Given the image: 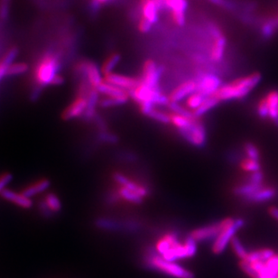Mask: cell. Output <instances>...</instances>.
<instances>
[{
  "label": "cell",
  "mask_w": 278,
  "mask_h": 278,
  "mask_svg": "<svg viewBox=\"0 0 278 278\" xmlns=\"http://www.w3.org/2000/svg\"><path fill=\"white\" fill-rule=\"evenodd\" d=\"M146 117H149L150 119L155 120L156 122L162 123V124H171V119L170 114H167L165 112L159 110L156 107H154L150 110Z\"/></svg>",
  "instance_id": "34"
},
{
  "label": "cell",
  "mask_w": 278,
  "mask_h": 278,
  "mask_svg": "<svg viewBox=\"0 0 278 278\" xmlns=\"http://www.w3.org/2000/svg\"><path fill=\"white\" fill-rule=\"evenodd\" d=\"M278 278V277H277Z\"/></svg>",
  "instance_id": "48"
},
{
  "label": "cell",
  "mask_w": 278,
  "mask_h": 278,
  "mask_svg": "<svg viewBox=\"0 0 278 278\" xmlns=\"http://www.w3.org/2000/svg\"><path fill=\"white\" fill-rule=\"evenodd\" d=\"M181 137L188 142L190 145L195 147H203L207 141V134L204 125L195 119L191 124L185 129L177 130Z\"/></svg>",
  "instance_id": "5"
},
{
  "label": "cell",
  "mask_w": 278,
  "mask_h": 278,
  "mask_svg": "<svg viewBox=\"0 0 278 278\" xmlns=\"http://www.w3.org/2000/svg\"><path fill=\"white\" fill-rule=\"evenodd\" d=\"M39 208L41 212L46 217L60 212L62 210V201H61L60 197L58 196L55 193H51V192L45 193L40 201Z\"/></svg>",
  "instance_id": "14"
},
{
  "label": "cell",
  "mask_w": 278,
  "mask_h": 278,
  "mask_svg": "<svg viewBox=\"0 0 278 278\" xmlns=\"http://www.w3.org/2000/svg\"><path fill=\"white\" fill-rule=\"evenodd\" d=\"M219 103H220V101L214 95L213 96H210V97H207L201 106L198 107L196 110L193 112V115L197 119H200L202 116L205 115L206 113H208L211 109H213L214 107H217Z\"/></svg>",
  "instance_id": "26"
},
{
  "label": "cell",
  "mask_w": 278,
  "mask_h": 278,
  "mask_svg": "<svg viewBox=\"0 0 278 278\" xmlns=\"http://www.w3.org/2000/svg\"><path fill=\"white\" fill-rule=\"evenodd\" d=\"M274 256V252L273 250L265 248V249H260V250L248 252L246 259H243V260H246V261L249 262V263L256 261L266 262Z\"/></svg>",
  "instance_id": "27"
},
{
  "label": "cell",
  "mask_w": 278,
  "mask_h": 278,
  "mask_svg": "<svg viewBox=\"0 0 278 278\" xmlns=\"http://www.w3.org/2000/svg\"><path fill=\"white\" fill-rule=\"evenodd\" d=\"M64 82H65V78L63 77V75H62L61 73H59V74L56 75L55 77L53 78V80L51 81V85L50 86L57 87V86H60L62 85V84H64Z\"/></svg>",
  "instance_id": "45"
},
{
  "label": "cell",
  "mask_w": 278,
  "mask_h": 278,
  "mask_svg": "<svg viewBox=\"0 0 278 278\" xmlns=\"http://www.w3.org/2000/svg\"><path fill=\"white\" fill-rule=\"evenodd\" d=\"M164 9L171 11L172 20L176 26H184L185 12L188 7L187 0H163Z\"/></svg>",
  "instance_id": "11"
},
{
  "label": "cell",
  "mask_w": 278,
  "mask_h": 278,
  "mask_svg": "<svg viewBox=\"0 0 278 278\" xmlns=\"http://www.w3.org/2000/svg\"><path fill=\"white\" fill-rule=\"evenodd\" d=\"M261 80L262 75L259 73H254L246 77L239 78L230 83L223 84L214 96L220 102L241 99L247 97L260 83Z\"/></svg>",
  "instance_id": "2"
},
{
  "label": "cell",
  "mask_w": 278,
  "mask_h": 278,
  "mask_svg": "<svg viewBox=\"0 0 278 278\" xmlns=\"http://www.w3.org/2000/svg\"><path fill=\"white\" fill-rule=\"evenodd\" d=\"M99 137L102 139L103 141L108 143V144H115L118 142V137H116L115 135H113L112 133H108L105 131H101Z\"/></svg>",
  "instance_id": "43"
},
{
  "label": "cell",
  "mask_w": 278,
  "mask_h": 278,
  "mask_svg": "<svg viewBox=\"0 0 278 278\" xmlns=\"http://www.w3.org/2000/svg\"><path fill=\"white\" fill-rule=\"evenodd\" d=\"M110 0H91V6L95 9H98L99 7H101L102 5L106 4Z\"/></svg>",
  "instance_id": "46"
},
{
  "label": "cell",
  "mask_w": 278,
  "mask_h": 278,
  "mask_svg": "<svg viewBox=\"0 0 278 278\" xmlns=\"http://www.w3.org/2000/svg\"><path fill=\"white\" fill-rule=\"evenodd\" d=\"M224 227L218 238L214 240L212 251L216 255H219L226 249L228 244L235 237L236 233L245 226L243 218H227L223 219Z\"/></svg>",
  "instance_id": "4"
},
{
  "label": "cell",
  "mask_w": 278,
  "mask_h": 278,
  "mask_svg": "<svg viewBox=\"0 0 278 278\" xmlns=\"http://www.w3.org/2000/svg\"><path fill=\"white\" fill-rule=\"evenodd\" d=\"M144 263L147 268L156 270L163 274L175 278H194L191 271L184 268L175 262H169L159 255L155 248L146 249L144 256Z\"/></svg>",
  "instance_id": "3"
},
{
  "label": "cell",
  "mask_w": 278,
  "mask_h": 278,
  "mask_svg": "<svg viewBox=\"0 0 278 278\" xmlns=\"http://www.w3.org/2000/svg\"><path fill=\"white\" fill-rule=\"evenodd\" d=\"M0 197L20 209L29 210L33 207V201L30 197L26 196L21 191L17 192L11 189L5 188L0 193Z\"/></svg>",
  "instance_id": "12"
},
{
  "label": "cell",
  "mask_w": 278,
  "mask_h": 278,
  "mask_svg": "<svg viewBox=\"0 0 278 278\" xmlns=\"http://www.w3.org/2000/svg\"><path fill=\"white\" fill-rule=\"evenodd\" d=\"M140 7L142 10V17L146 18L154 26L157 22L160 9L154 0H141Z\"/></svg>",
  "instance_id": "19"
},
{
  "label": "cell",
  "mask_w": 278,
  "mask_h": 278,
  "mask_svg": "<svg viewBox=\"0 0 278 278\" xmlns=\"http://www.w3.org/2000/svg\"><path fill=\"white\" fill-rule=\"evenodd\" d=\"M162 73H163L162 67L156 65V63L154 61L149 59L144 63L140 80L142 83L146 84L150 88L158 89L160 88L159 83L162 77Z\"/></svg>",
  "instance_id": "6"
},
{
  "label": "cell",
  "mask_w": 278,
  "mask_h": 278,
  "mask_svg": "<svg viewBox=\"0 0 278 278\" xmlns=\"http://www.w3.org/2000/svg\"><path fill=\"white\" fill-rule=\"evenodd\" d=\"M62 67L61 53L53 50L42 52L33 69V83L37 89L51 85V82Z\"/></svg>",
  "instance_id": "1"
},
{
  "label": "cell",
  "mask_w": 278,
  "mask_h": 278,
  "mask_svg": "<svg viewBox=\"0 0 278 278\" xmlns=\"http://www.w3.org/2000/svg\"><path fill=\"white\" fill-rule=\"evenodd\" d=\"M214 41L210 51V60L219 63L223 60L227 47V38L217 29H214Z\"/></svg>",
  "instance_id": "17"
},
{
  "label": "cell",
  "mask_w": 278,
  "mask_h": 278,
  "mask_svg": "<svg viewBox=\"0 0 278 278\" xmlns=\"http://www.w3.org/2000/svg\"><path fill=\"white\" fill-rule=\"evenodd\" d=\"M28 70H29V65L26 63H13L7 69L6 77H14V76L22 75L24 73H27Z\"/></svg>",
  "instance_id": "30"
},
{
  "label": "cell",
  "mask_w": 278,
  "mask_h": 278,
  "mask_svg": "<svg viewBox=\"0 0 278 278\" xmlns=\"http://www.w3.org/2000/svg\"><path fill=\"white\" fill-rule=\"evenodd\" d=\"M129 97L126 98H114V97H105L99 99L98 105L101 107L109 108V107H119L128 102Z\"/></svg>",
  "instance_id": "33"
},
{
  "label": "cell",
  "mask_w": 278,
  "mask_h": 278,
  "mask_svg": "<svg viewBox=\"0 0 278 278\" xmlns=\"http://www.w3.org/2000/svg\"><path fill=\"white\" fill-rule=\"evenodd\" d=\"M278 256L274 255L269 260L265 262V266L258 273L257 278H277Z\"/></svg>",
  "instance_id": "23"
},
{
  "label": "cell",
  "mask_w": 278,
  "mask_h": 278,
  "mask_svg": "<svg viewBox=\"0 0 278 278\" xmlns=\"http://www.w3.org/2000/svg\"><path fill=\"white\" fill-rule=\"evenodd\" d=\"M120 60H121V56L119 53H112L108 56L105 62L103 63L102 67L100 69L103 75L113 73L114 69L116 68L117 65H119Z\"/></svg>",
  "instance_id": "29"
},
{
  "label": "cell",
  "mask_w": 278,
  "mask_h": 278,
  "mask_svg": "<svg viewBox=\"0 0 278 278\" xmlns=\"http://www.w3.org/2000/svg\"><path fill=\"white\" fill-rule=\"evenodd\" d=\"M96 225L99 229L112 231H128V232H135L139 231L141 224L135 220H127V221H118L115 219L109 218H100L98 219Z\"/></svg>",
  "instance_id": "9"
},
{
  "label": "cell",
  "mask_w": 278,
  "mask_h": 278,
  "mask_svg": "<svg viewBox=\"0 0 278 278\" xmlns=\"http://www.w3.org/2000/svg\"><path fill=\"white\" fill-rule=\"evenodd\" d=\"M206 98L207 97H205L204 95H202L200 92L196 91V92H194L193 94L190 95L188 98H186V107L191 112H193L201 106L203 101L205 100Z\"/></svg>",
  "instance_id": "32"
},
{
  "label": "cell",
  "mask_w": 278,
  "mask_h": 278,
  "mask_svg": "<svg viewBox=\"0 0 278 278\" xmlns=\"http://www.w3.org/2000/svg\"><path fill=\"white\" fill-rule=\"evenodd\" d=\"M264 178L265 176L261 171L251 173V175L248 176L247 182L252 183V184H264Z\"/></svg>",
  "instance_id": "42"
},
{
  "label": "cell",
  "mask_w": 278,
  "mask_h": 278,
  "mask_svg": "<svg viewBox=\"0 0 278 278\" xmlns=\"http://www.w3.org/2000/svg\"><path fill=\"white\" fill-rule=\"evenodd\" d=\"M99 94H102L105 97H114V98H126L129 97V91L123 90L120 87L109 84L107 82H103L98 86V89ZM130 98V97H129Z\"/></svg>",
  "instance_id": "22"
},
{
  "label": "cell",
  "mask_w": 278,
  "mask_h": 278,
  "mask_svg": "<svg viewBox=\"0 0 278 278\" xmlns=\"http://www.w3.org/2000/svg\"><path fill=\"white\" fill-rule=\"evenodd\" d=\"M244 152L247 158L252 159V160H260V152L257 148V146H255L253 143L248 142L244 145Z\"/></svg>",
  "instance_id": "38"
},
{
  "label": "cell",
  "mask_w": 278,
  "mask_h": 278,
  "mask_svg": "<svg viewBox=\"0 0 278 278\" xmlns=\"http://www.w3.org/2000/svg\"><path fill=\"white\" fill-rule=\"evenodd\" d=\"M276 193V190L274 187L264 185L256 193H253L252 195L245 198L244 200L250 203H262L274 199Z\"/></svg>",
  "instance_id": "20"
},
{
  "label": "cell",
  "mask_w": 278,
  "mask_h": 278,
  "mask_svg": "<svg viewBox=\"0 0 278 278\" xmlns=\"http://www.w3.org/2000/svg\"><path fill=\"white\" fill-rule=\"evenodd\" d=\"M118 195L121 199L133 204H141L144 201L143 197L123 186H120V188L118 189Z\"/></svg>",
  "instance_id": "28"
},
{
  "label": "cell",
  "mask_w": 278,
  "mask_h": 278,
  "mask_svg": "<svg viewBox=\"0 0 278 278\" xmlns=\"http://www.w3.org/2000/svg\"><path fill=\"white\" fill-rule=\"evenodd\" d=\"M11 179H12V176L10 173H3L0 175V193L5 188H7V185L9 184Z\"/></svg>",
  "instance_id": "44"
},
{
  "label": "cell",
  "mask_w": 278,
  "mask_h": 278,
  "mask_svg": "<svg viewBox=\"0 0 278 278\" xmlns=\"http://www.w3.org/2000/svg\"><path fill=\"white\" fill-rule=\"evenodd\" d=\"M167 107L171 109V112L176 113V114L184 116V117L190 118V119L195 118L194 115H193V112H191L187 107H184V106H182L180 103L170 102Z\"/></svg>",
  "instance_id": "37"
},
{
  "label": "cell",
  "mask_w": 278,
  "mask_h": 278,
  "mask_svg": "<svg viewBox=\"0 0 278 278\" xmlns=\"http://www.w3.org/2000/svg\"><path fill=\"white\" fill-rule=\"evenodd\" d=\"M198 86L196 80H189L177 86L169 95L170 102L179 103L184 98H188L190 95L196 92Z\"/></svg>",
  "instance_id": "16"
},
{
  "label": "cell",
  "mask_w": 278,
  "mask_h": 278,
  "mask_svg": "<svg viewBox=\"0 0 278 278\" xmlns=\"http://www.w3.org/2000/svg\"><path fill=\"white\" fill-rule=\"evenodd\" d=\"M51 185V182L47 178H39L36 180L31 182L30 184H26L21 192L25 193L26 196L34 197L44 193L47 191Z\"/></svg>",
  "instance_id": "18"
},
{
  "label": "cell",
  "mask_w": 278,
  "mask_h": 278,
  "mask_svg": "<svg viewBox=\"0 0 278 278\" xmlns=\"http://www.w3.org/2000/svg\"><path fill=\"white\" fill-rule=\"evenodd\" d=\"M170 119H171V124L174 127H176L177 130H180V129L187 128L189 125L191 124L193 120L197 119V118L190 119V118H186L184 116L176 114V113H172V114H170Z\"/></svg>",
  "instance_id": "31"
},
{
  "label": "cell",
  "mask_w": 278,
  "mask_h": 278,
  "mask_svg": "<svg viewBox=\"0 0 278 278\" xmlns=\"http://www.w3.org/2000/svg\"><path fill=\"white\" fill-rule=\"evenodd\" d=\"M223 227H224V223H223V220H221L218 223L207 225L204 227L198 228L196 230L192 231V233L190 235L196 240L197 243L211 241V240H215L218 238L219 233L223 231Z\"/></svg>",
  "instance_id": "10"
},
{
  "label": "cell",
  "mask_w": 278,
  "mask_h": 278,
  "mask_svg": "<svg viewBox=\"0 0 278 278\" xmlns=\"http://www.w3.org/2000/svg\"><path fill=\"white\" fill-rule=\"evenodd\" d=\"M268 212H269L270 216L272 218H274V219H276L278 221V208L277 207H274V206H272L270 207L268 209Z\"/></svg>",
  "instance_id": "47"
},
{
  "label": "cell",
  "mask_w": 278,
  "mask_h": 278,
  "mask_svg": "<svg viewBox=\"0 0 278 278\" xmlns=\"http://www.w3.org/2000/svg\"><path fill=\"white\" fill-rule=\"evenodd\" d=\"M112 178L117 184H120V186L131 190L133 192L137 193L138 195L143 197L144 199L149 195V189L146 188L143 184H138L137 182L131 180L128 176H125L120 172L114 173Z\"/></svg>",
  "instance_id": "15"
},
{
  "label": "cell",
  "mask_w": 278,
  "mask_h": 278,
  "mask_svg": "<svg viewBox=\"0 0 278 278\" xmlns=\"http://www.w3.org/2000/svg\"><path fill=\"white\" fill-rule=\"evenodd\" d=\"M103 80L105 82H107V83L112 84V85L117 86V87H120L121 89L128 90V91H130L133 89H135L141 82L140 79L129 77V76L121 75V74L114 73H108V74L104 75Z\"/></svg>",
  "instance_id": "13"
},
{
  "label": "cell",
  "mask_w": 278,
  "mask_h": 278,
  "mask_svg": "<svg viewBox=\"0 0 278 278\" xmlns=\"http://www.w3.org/2000/svg\"><path fill=\"white\" fill-rule=\"evenodd\" d=\"M184 246L187 251L188 258L193 257L196 255L197 253V241L193 239L192 236L190 235L184 240Z\"/></svg>",
  "instance_id": "40"
},
{
  "label": "cell",
  "mask_w": 278,
  "mask_h": 278,
  "mask_svg": "<svg viewBox=\"0 0 278 278\" xmlns=\"http://www.w3.org/2000/svg\"><path fill=\"white\" fill-rule=\"evenodd\" d=\"M241 169L248 173H255V172L261 171V163L257 160H252V159L246 158L241 161L240 163Z\"/></svg>",
  "instance_id": "36"
},
{
  "label": "cell",
  "mask_w": 278,
  "mask_h": 278,
  "mask_svg": "<svg viewBox=\"0 0 278 278\" xmlns=\"http://www.w3.org/2000/svg\"><path fill=\"white\" fill-rule=\"evenodd\" d=\"M88 103L89 98L76 94L72 102L65 107L64 112H62V120L70 121L78 118H83L88 107Z\"/></svg>",
  "instance_id": "7"
},
{
  "label": "cell",
  "mask_w": 278,
  "mask_h": 278,
  "mask_svg": "<svg viewBox=\"0 0 278 278\" xmlns=\"http://www.w3.org/2000/svg\"><path fill=\"white\" fill-rule=\"evenodd\" d=\"M152 26H153V25H152L148 20H146V18H144V17H141V18L139 19V21H138V24H137L138 30H139V32L142 33V34H146V33H148V32L151 30Z\"/></svg>",
  "instance_id": "41"
},
{
  "label": "cell",
  "mask_w": 278,
  "mask_h": 278,
  "mask_svg": "<svg viewBox=\"0 0 278 278\" xmlns=\"http://www.w3.org/2000/svg\"><path fill=\"white\" fill-rule=\"evenodd\" d=\"M265 98L269 110V120L278 127V90H270Z\"/></svg>",
  "instance_id": "21"
},
{
  "label": "cell",
  "mask_w": 278,
  "mask_h": 278,
  "mask_svg": "<svg viewBox=\"0 0 278 278\" xmlns=\"http://www.w3.org/2000/svg\"><path fill=\"white\" fill-rule=\"evenodd\" d=\"M197 91L205 97L213 96L223 85L221 80L217 75L211 73H203L196 79Z\"/></svg>",
  "instance_id": "8"
},
{
  "label": "cell",
  "mask_w": 278,
  "mask_h": 278,
  "mask_svg": "<svg viewBox=\"0 0 278 278\" xmlns=\"http://www.w3.org/2000/svg\"><path fill=\"white\" fill-rule=\"evenodd\" d=\"M278 30V15L275 17H272L265 20L262 24L261 36L264 39H270L274 36V34Z\"/></svg>",
  "instance_id": "24"
},
{
  "label": "cell",
  "mask_w": 278,
  "mask_h": 278,
  "mask_svg": "<svg viewBox=\"0 0 278 278\" xmlns=\"http://www.w3.org/2000/svg\"><path fill=\"white\" fill-rule=\"evenodd\" d=\"M231 247L233 248V251L235 252L236 255L240 257V260L246 259L248 256V252L245 248L244 245L242 244L241 240L238 237H234L231 241Z\"/></svg>",
  "instance_id": "35"
},
{
  "label": "cell",
  "mask_w": 278,
  "mask_h": 278,
  "mask_svg": "<svg viewBox=\"0 0 278 278\" xmlns=\"http://www.w3.org/2000/svg\"><path fill=\"white\" fill-rule=\"evenodd\" d=\"M263 186H264V184H252V183L246 182L245 184L237 186L233 192L237 196L242 197L243 199H245L247 197L252 195L253 193H256Z\"/></svg>",
  "instance_id": "25"
},
{
  "label": "cell",
  "mask_w": 278,
  "mask_h": 278,
  "mask_svg": "<svg viewBox=\"0 0 278 278\" xmlns=\"http://www.w3.org/2000/svg\"><path fill=\"white\" fill-rule=\"evenodd\" d=\"M257 113L258 117L261 120H267L269 119V110H268V106L266 103V99L265 97L258 101V104L257 106Z\"/></svg>",
  "instance_id": "39"
}]
</instances>
